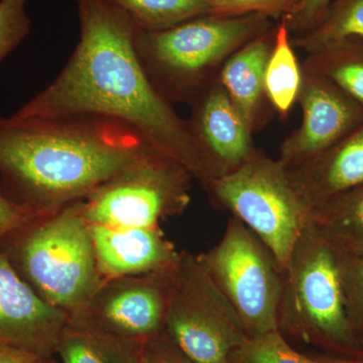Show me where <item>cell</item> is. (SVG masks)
Instances as JSON below:
<instances>
[{
  "label": "cell",
  "mask_w": 363,
  "mask_h": 363,
  "mask_svg": "<svg viewBox=\"0 0 363 363\" xmlns=\"http://www.w3.org/2000/svg\"><path fill=\"white\" fill-rule=\"evenodd\" d=\"M298 102L302 123L279 147L278 160L286 169L321 154L363 121V107L355 100L328 79L305 70Z\"/></svg>",
  "instance_id": "8fae6325"
},
{
  "label": "cell",
  "mask_w": 363,
  "mask_h": 363,
  "mask_svg": "<svg viewBox=\"0 0 363 363\" xmlns=\"http://www.w3.org/2000/svg\"><path fill=\"white\" fill-rule=\"evenodd\" d=\"M98 271L102 279L164 271L180 252L161 227H111L89 224Z\"/></svg>",
  "instance_id": "5bb4252c"
},
{
  "label": "cell",
  "mask_w": 363,
  "mask_h": 363,
  "mask_svg": "<svg viewBox=\"0 0 363 363\" xmlns=\"http://www.w3.org/2000/svg\"><path fill=\"white\" fill-rule=\"evenodd\" d=\"M193 180L180 162L154 150L83 199V216L98 225L159 227L187 210Z\"/></svg>",
  "instance_id": "52a82bcc"
},
{
  "label": "cell",
  "mask_w": 363,
  "mask_h": 363,
  "mask_svg": "<svg viewBox=\"0 0 363 363\" xmlns=\"http://www.w3.org/2000/svg\"><path fill=\"white\" fill-rule=\"evenodd\" d=\"M277 25L238 50L219 73L220 81L253 133L271 121L274 109L266 92V69L274 48Z\"/></svg>",
  "instance_id": "2e32d148"
},
{
  "label": "cell",
  "mask_w": 363,
  "mask_h": 363,
  "mask_svg": "<svg viewBox=\"0 0 363 363\" xmlns=\"http://www.w3.org/2000/svg\"><path fill=\"white\" fill-rule=\"evenodd\" d=\"M302 64L298 63L292 35L285 21L277 23L276 39L267 61L266 92L274 113L285 121L298 102L302 86Z\"/></svg>",
  "instance_id": "d6986e66"
},
{
  "label": "cell",
  "mask_w": 363,
  "mask_h": 363,
  "mask_svg": "<svg viewBox=\"0 0 363 363\" xmlns=\"http://www.w3.org/2000/svg\"><path fill=\"white\" fill-rule=\"evenodd\" d=\"M44 363H62L56 357H48Z\"/></svg>",
  "instance_id": "1f68e13d"
},
{
  "label": "cell",
  "mask_w": 363,
  "mask_h": 363,
  "mask_svg": "<svg viewBox=\"0 0 363 363\" xmlns=\"http://www.w3.org/2000/svg\"><path fill=\"white\" fill-rule=\"evenodd\" d=\"M189 106V126L207 179L205 191L212 181L240 169L259 149L220 81L208 86Z\"/></svg>",
  "instance_id": "7c38bea8"
},
{
  "label": "cell",
  "mask_w": 363,
  "mask_h": 363,
  "mask_svg": "<svg viewBox=\"0 0 363 363\" xmlns=\"http://www.w3.org/2000/svg\"><path fill=\"white\" fill-rule=\"evenodd\" d=\"M317 363H363L362 357H338L330 354L310 355Z\"/></svg>",
  "instance_id": "4dcf8cb0"
},
{
  "label": "cell",
  "mask_w": 363,
  "mask_h": 363,
  "mask_svg": "<svg viewBox=\"0 0 363 363\" xmlns=\"http://www.w3.org/2000/svg\"><path fill=\"white\" fill-rule=\"evenodd\" d=\"M164 333L196 363H229L234 351L250 339L197 255L186 250L177 262Z\"/></svg>",
  "instance_id": "9c48e42d"
},
{
  "label": "cell",
  "mask_w": 363,
  "mask_h": 363,
  "mask_svg": "<svg viewBox=\"0 0 363 363\" xmlns=\"http://www.w3.org/2000/svg\"><path fill=\"white\" fill-rule=\"evenodd\" d=\"M197 257L250 338L278 330L284 272L248 227L231 216L219 242Z\"/></svg>",
  "instance_id": "ba28073f"
},
{
  "label": "cell",
  "mask_w": 363,
  "mask_h": 363,
  "mask_svg": "<svg viewBox=\"0 0 363 363\" xmlns=\"http://www.w3.org/2000/svg\"><path fill=\"white\" fill-rule=\"evenodd\" d=\"M332 1L333 0H301L292 13L281 20L285 21L292 38L298 37L318 25Z\"/></svg>",
  "instance_id": "4316f807"
},
{
  "label": "cell",
  "mask_w": 363,
  "mask_h": 363,
  "mask_svg": "<svg viewBox=\"0 0 363 363\" xmlns=\"http://www.w3.org/2000/svg\"><path fill=\"white\" fill-rule=\"evenodd\" d=\"M212 13L235 16L257 13L272 20H281L292 13L301 0H205Z\"/></svg>",
  "instance_id": "484cf974"
},
{
  "label": "cell",
  "mask_w": 363,
  "mask_h": 363,
  "mask_svg": "<svg viewBox=\"0 0 363 363\" xmlns=\"http://www.w3.org/2000/svg\"><path fill=\"white\" fill-rule=\"evenodd\" d=\"M229 363H317L310 355L303 354L279 330L248 339L234 351Z\"/></svg>",
  "instance_id": "603a6c76"
},
{
  "label": "cell",
  "mask_w": 363,
  "mask_h": 363,
  "mask_svg": "<svg viewBox=\"0 0 363 363\" xmlns=\"http://www.w3.org/2000/svg\"><path fill=\"white\" fill-rule=\"evenodd\" d=\"M0 252L45 303L81 319L101 285L82 200L35 215L11 231Z\"/></svg>",
  "instance_id": "3957f363"
},
{
  "label": "cell",
  "mask_w": 363,
  "mask_h": 363,
  "mask_svg": "<svg viewBox=\"0 0 363 363\" xmlns=\"http://www.w3.org/2000/svg\"><path fill=\"white\" fill-rule=\"evenodd\" d=\"M308 213L363 186V121L329 149L286 169Z\"/></svg>",
  "instance_id": "9a60e30c"
},
{
  "label": "cell",
  "mask_w": 363,
  "mask_h": 363,
  "mask_svg": "<svg viewBox=\"0 0 363 363\" xmlns=\"http://www.w3.org/2000/svg\"><path fill=\"white\" fill-rule=\"evenodd\" d=\"M154 150L111 117H0V194L33 215L52 213Z\"/></svg>",
  "instance_id": "7a4b0ae2"
},
{
  "label": "cell",
  "mask_w": 363,
  "mask_h": 363,
  "mask_svg": "<svg viewBox=\"0 0 363 363\" xmlns=\"http://www.w3.org/2000/svg\"><path fill=\"white\" fill-rule=\"evenodd\" d=\"M276 25L262 14H204L166 30H136V54L157 92L169 104L190 105L218 80L227 60Z\"/></svg>",
  "instance_id": "277c9868"
},
{
  "label": "cell",
  "mask_w": 363,
  "mask_h": 363,
  "mask_svg": "<svg viewBox=\"0 0 363 363\" xmlns=\"http://www.w3.org/2000/svg\"><path fill=\"white\" fill-rule=\"evenodd\" d=\"M302 69L328 79L363 107V38L341 40L307 54Z\"/></svg>",
  "instance_id": "ffe728a7"
},
{
  "label": "cell",
  "mask_w": 363,
  "mask_h": 363,
  "mask_svg": "<svg viewBox=\"0 0 363 363\" xmlns=\"http://www.w3.org/2000/svg\"><path fill=\"white\" fill-rule=\"evenodd\" d=\"M138 360L142 363H196L177 347L164 331L140 346Z\"/></svg>",
  "instance_id": "83f0119b"
},
{
  "label": "cell",
  "mask_w": 363,
  "mask_h": 363,
  "mask_svg": "<svg viewBox=\"0 0 363 363\" xmlns=\"http://www.w3.org/2000/svg\"><path fill=\"white\" fill-rule=\"evenodd\" d=\"M30 0H0V63L32 32L26 13Z\"/></svg>",
  "instance_id": "d4e9b609"
},
{
  "label": "cell",
  "mask_w": 363,
  "mask_h": 363,
  "mask_svg": "<svg viewBox=\"0 0 363 363\" xmlns=\"http://www.w3.org/2000/svg\"><path fill=\"white\" fill-rule=\"evenodd\" d=\"M278 330L290 343L330 355H363L346 310L339 252L310 221L284 271Z\"/></svg>",
  "instance_id": "5b68a950"
},
{
  "label": "cell",
  "mask_w": 363,
  "mask_h": 363,
  "mask_svg": "<svg viewBox=\"0 0 363 363\" xmlns=\"http://www.w3.org/2000/svg\"><path fill=\"white\" fill-rule=\"evenodd\" d=\"M35 216L0 194V245L11 231Z\"/></svg>",
  "instance_id": "f1b7e54d"
},
{
  "label": "cell",
  "mask_w": 363,
  "mask_h": 363,
  "mask_svg": "<svg viewBox=\"0 0 363 363\" xmlns=\"http://www.w3.org/2000/svg\"><path fill=\"white\" fill-rule=\"evenodd\" d=\"M348 318L363 346V257L339 252Z\"/></svg>",
  "instance_id": "cb8c5ba5"
},
{
  "label": "cell",
  "mask_w": 363,
  "mask_h": 363,
  "mask_svg": "<svg viewBox=\"0 0 363 363\" xmlns=\"http://www.w3.org/2000/svg\"><path fill=\"white\" fill-rule=\"evenodd\" d=\"M140 346L124 342L90 324L68 321L60 334L54 357L62 363H135Z\"/></svg>",
  "instance_id": "e0dca14e"
},
{
  "label": "cell",
  "mask_w": 363,
  "mask_h": 363,
  "mask_svg": "<svg viewBox=\"0 0 363 363\" xmlns=\"http://www.w3.org/2000/svg\"><path fill=\"white\" fill-rule=\"evenodd\" d=\"M205 192L215 207L248 227L285 271L309 213L278 159L259 150L238 171L212 181Z\"/></svg>",
  "instance_id": "8992f818"
},
{
  "label": "cell",
  "mask_w": 363,
  "mask_h": 363,
  "mask_svg": "<svg viewBox=\"0 0 363 363\" xmlns=\"http://www.w3.org/2000/svg\"><path fill=\"white\" fill-rule=\"evenodd\" d=\"M309 221L338 252L363 257V186L312 210Z\"/></svg>",
  "instance_id": "ac0fdd59"
},
{
  "label": "cell",
  "mask_w": 363,
  "mask_h": 363,
  "mask_svg": "<svg viewBox=\"0 0 363 363\" xmlns=\"http://www.w3.org/2000/svg\"><path fill=\"white\" fill-rule=\"evenodd\" d=\"M135 363H142L140 362V360H138V362H136Z\"/></svg>",
  "instance_id": "d6a6232c"
},
{
  "label": "cell",
  "mask_w": 363,
  "mask_h": 363,
  "mask_svg": "<svg viewBox=\"0 0 363 363\" xmlns=\"http://www.w3.org/2000/svg\"><path fill=\"white\" fill-rule=\"evenodd\" d=\"M80 37L63 70L16 112L18 116L90 114L128 124L154 149L207 179L187 119L157 92L135 45L136 28L107 0H75Z\"/></svg>",
  "instance_id": "6da1fadb"
},
{
  "label": "cell",
  "mask_w": 363,
  "mask_h": 363,
  "mask_svg": "<svg viewBox=\"0 0 363 363\" xmlns=\"http://www.w3.org/2000/svg\"><path fill=\"white\" fill-rule=\"evenodd\" d=\"M123 11L135 26L136 30L156 32L166 30L212 13L205 0H107Z\"/></svg>",
  "instance_id": "7402d4cb"
},
{
  "label": "cell",
  "mask_w": 363,
  "mask_h": 363,
  "mask_svg": "<svg viewBox=\"0 0 363 363\" xmlns=\"http://www.w3.org/2000/svg\"><path fill=\"white\" fill-rule=\"evenodd\" d=\"M68 321L65 313L33 292L0 252V343L52 357Z\"/></svg>",
  "instance_id": "4fadbf2b"
},
{
  "label": "cell",
  "mask_w": 363,
  "mask_h": 363,
  "mask_svg": "<svg viewBox=\"0 0 363 363\" xmlns=\"http://www.w3.org/2000/svg\"><path fill=\"white\" fill-rule=\"evenodd\" d=\"M352 38H363V0H333L318 25L292 43L311 54Z\"/></svg>",
  "instance_id": "44dd1931"
},
{
  "label": "cell",
  "mask_w": 363,
  "mask_h": 363,
  "mask_svg": "<svg viewBox=\"0 0 363 363\" xmlns=\"http://www.w3.org/2000/svg\"><path fill=\"white\" fill-rule=\"evenodd\" d=\"M176 266L138 276L104 279L85 322L119 340L142 346L164 331Z\"/></svg>",
  "instance_id": "30bf717a"
},
{
  "label": "cell",
  "mask_w": 363,
  "mask_h": 363,
  "mask_svg": "<svg viewBox=\"0 0 363 363\" xmlns=\"http://www.w3.org/2000/svg\"><path fill=\"white\" fill-rule=\"evenodd\" d=\"M47 358L20 346L0 343V363H44Z\"/></svg>",
  "instance_id": "f546056e"
}]
</instances>
